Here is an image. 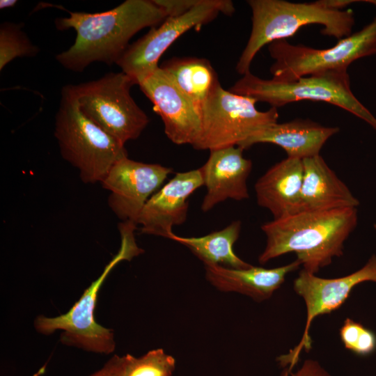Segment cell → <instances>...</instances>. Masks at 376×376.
Listing matches in <instances>:
<instances>
[{
	"instance_id": "cell-13",
	"label": "cell",
	"mask_w": 376,
	"mask_h": 376,
	"mask_svg": "<svg viewBox=\"0 0 376 376\" xmlns=\"http://www.w3.org/2000/svg\"><path fill=\"white\" fill-rule=\"evenodd\" d=\"M136 84L161 117L169 139L177 145L192 146L201 130L200 113L168 75L159 66Z\"/></svg>"
},
{
	"instance_id": "cell-19",
	"label": "cell",
	"mask_w": 376,
	"mask_h": 376,
	"mask_svg": "<svg viewBox=\"0 0 376 376\" xmlns=\"http://www.w3.org/2000/svg\"><path fill=\"white\" fill-rule=\"evenodd\" d=\"M303 164L304 176L297 212L359 205L357 198L320 155L303 159Z\"/></svg>"
},
{
	"instance_id": "cell-20",
	"label": "cell",
	"mask_w": 376,
	"mask_h": 376,
	"mask_svg": "<svg viewBox=\"0 0 376 376\" xmlns=\"http://www.w3.org/2000/svg\"><path fill=\"white\" fill-rule=\"evenodd\" d=\"M159 67L200 111L220 84L210 62L203 58H173Z\"/></svg>"
},
{
	"instance_id": "cell-12",
	"label": "cell",
	"mask_w": 376,
	"mask_h": 376,
	"mask_svg": "<svg viewBox=\"0 0 376 376\" xmlns=\"http://www.w3.org/2000/svg\"><path fill=\"white\" fill-rule=\"evenodd\" d=\"M171 173V168L159 164L143 163L127 157L118 160L101 182L111 192L109 207L123 222L136 224L148 199Z\"/></svg>"
},
{
	"instance_id": "cell-16",
	"label": "cell",
	"mask_w": 376,
	"mask_h": 376,
	"mask_svg": "<svg viewBox=\"0 0 376 376\" xmlns=\"http://www.w3.org/2000/svg\"><path fill=\"white\" fill-rule=\"evenodd\" d=\"M301 265L298 260L276 268L251 266L234 269L216 264L205 263V278L217 290L246 295L254 301L269 299L284 283L288 274Z\"/></svg>"
},
{
	"instance_id": "cell-24",
	"label": "cell",
	"mask_w": 376,
	"mask_h": 376,
	"mask_svg": "<svg viewBox=\"0 0 376 376\" xmlns=\"http://www.w3.org/2000/svg\"><path fill=\"white\" fill-rule=\"evenodd\" d=\"M127 358V354L123 357L114 355L104 366L90 376H125ZM44 367L32 376H41Z\"/></svg>"
},
{
	"instance_id": "cell-29",
	"label": "cell",
	"mask_w": 376,
	"mask_h": 376,
	"mask_svg": "<svg viewBox=\"0 0 376 376\" xmlns=\"http://www.w3.org/2000/svg\"><path fill=\"white\" fill-rule=\"evenodd\" d=\"M374 228L376 229V224L374 225Z\"/></svg>"
},
{
	"instance_id": "cell-26",
	"label": "cell",
	"mask_w": 376,
	"mask_h": 376,
	"mask_svg": "<svg viewBox=\"0 0 376 376\" xmlns=\"http://www.w3.org/2000/svg\"><path fill=\"white\" fill-rule=\"evenodd\" d=\"M292 370L284 368L280 376H332L318 361L313 359H307L300 368L295 371Z\"/></svg>"
},
{
	"instance_id": "cell-5",
	"label": "cell",
	"mask_w": 376,
	"mask_h": 376,
	"mask_svg": "<svg viewBox=\"0 0 376 376\" xmlns=\"http://www.w3.org/2000/svg\"><path fill=\"white\" fill-rule=\"evenodd\" d=\"M229 91L276 109L304 100L329 103L361 118L376 130V118L353 94L347 71L320 72L289 81L264 79L249 72Z\"/></svg>"
},
{
	"instance_id": "cell-25",
	"label": "cell",
	"mask_w": 376,
	"mask_h": 376,
	"mask_svg": "<svg viewBox=\"0 0 376 376\" xmlns=\"http://www.w3.org/2000/svg\"><path fill=\"white\" fill-rule=\"evenodd\" d=\"M363 326L352 319L347 318L340 329V338L344 347L353 352Z\"/></svg>"
},
{
	"instance_id": "cell-4",
	"label": "cell",
	"mask_w": 376,
	"mask_h": 376,
	"mask_svg": "<svg viewBox=\"0 0 376 376\" xmlns=\"http://www.w3.org/2000/svg\"><path fill=\"white\" fill-rule=\"evenodd\" d=\"M54 136L63 158L86 184L101 183L111 167L127 157L125 144L83 113L70 84L61 91Z\"/></svg>"
},
{
	"instance_id": "cell-1",
	"label": "cell",
	"mask_w": 376,
	"mask_h": 376,
	"mask_svg": "<svg viewBox=\"0 0 376 376\" xmlns=\"http://www.w3.org/2000/svg\"><path fill=\"white\" fill-rule=\"evenodd\" d=\"M70 17L55 20L58 30L73 29L74 44L56 56L65 68L82 72L93 62L111 65L130 46V39L146 27L161 24L167 15L154 0H126L102 13L69 12Z\"/></svg>"
},
{
	"instance_id": "cell-22",
	"label": "cell",
	"mask_w": 376,
	"mask_h": 376,
	"mask_svg": "<svg viewBox=\"0 0 376 376\" xmlns=\"http://www.w3.org/2000/svg\"><path fill=\"white\" fill-rule=\"evenodd\" d=\"M22 25L4 22L0 26V70L17 57H33L39 52L26 34Z\"/></svg>"
},
{
	"instance_id": "cell-15",
	"label": "cell",
	"mask_w": 376,
	"mask_h": 376,
	"mask_svg": "<svg viewBox=\"0 0 376 376\" xmlns=\"http://www.w3.org/2000/svg\"><path fill=\"white\" fill-rule=\"evenodd\" d=\"M243 150L239 146H230L210 151L200 168L207 189L201 204L203 212H208L228 199L249 198L246 180L252 162L243 156Z\"/></svg>"
},
{
	"instance_id": "cell-14",
	"label": "cell",
	"mask_w": 376,
	"mask_h": 376,
	"mask_svg": "<svg viewBox=\"0 0 376 376\" xmlns=\"http://www.w3.org/2000/svg\"><path fill=\"white\" fill-rule=\"evenodd\" d=\"M204 185L201 169L177 173L144 205L136 221L143 233L169 238L187 218L189 196Z\"/></svg>"
},
{
	"instance_id": "cell-10",
	"label": "cell",
	"mask_w": 376,
	"mask_h": 376,
	"mask_svg": "<svg viewBox=\"0 0 376 376\" xmlns=\"http://www.w3.org/2000/svg\"><path fill=\"white\" fill-rule=\"evenodd\" d=\"M235 7L230 0H202L184 14L167 17L159 26L130 45L116 62L122 72L137 80L153 72L159 65L162 54L182 34L214 19L220 13L231 15Z\"/></svg>"
},
{
	"instance_id": "cell-23",
	"label": "cell",
	"mask_w": 376,
	"mask_h": 376,
	"mask_svg": "<svg viewBox=\"0 0 376 376\" xmlns=\"http://www.w3.org/2000/svg\"><path fill=\"white\" fill-rule=\"evenodd\" d=\"M127 358L125 376H171L175 370L173 357L159 348L140 357L127 354Z\"/></svg>"
},
{
	"instance_id": "cell-3",
	"label": "cell",
	"mask_w": 376,
	"mask_h": 376,
	"mask_svg": "<svg viewBox=\"0 0 376 376\" xmlns=\"http://www.w3.org/2000/svg\"><path fill=\"white\" fill-rule=\"evenodd\" d=\"M358 1L320 0L294 3L283 0L247 1L252 12V28L236 65L240 75L250 72L257 53L267 44L291 37L302 26L320 24L323 35L341 40L352 34L353 11L344 8Z\"/></svg>"
},
{
	"instance_id": "cell-7",
	"label": "cell",
	"mask_w": 376,
	"mask_h": 376,
	"mask_svg": "<svg viewBox=\"0 0 376 376\" xmlns=\"http://www.w3.org/2000/svg\"><path fill=\"white\" fill-rule=\"evenodd\" d=\"M135 81L123 72L71 85L83 113L109 134L125 145L136 139L149 123L130 88Z\"/></svg>"
},
{
	"instance_id": "cell-6",
	"label": "cell",
	"mask_w": 376,
	"mask_h": 376,
	"mask_svg": "<svg viewBox=\"0 0 376 376\" xmlns=\"http://www.w3.org/2000/svg\"><path fill=\"white\" fill-rule=\"evenodd\" d=\"M366 2L376 7V0ZM268 50L274 60L270 68L272 79L278 81H293L329 71H347L354 61L376 54V16L361 30L327 49L294 45L283 39L271 42Z\"/></svg>"
},
{
	"instance_id": "cell-18",
	"label": "cell",
	"mask_w": 376,
	"mask_h": 376,
	"mask_svg": "<svg viewBox=\"0 0 376 376\" xmlns=\"http://www.w3.org/2000/svg\"><path fill=\"white\" fill-rule=\"evenodd\" d=\"M304 176L303 160L287 157L270 167L256 181L257 203L274 219L298 211Z\"/></svg>"
},
{
	"instance_id": "cell-27",
	"label": "cell",
	"mask_w": 376,
	"mask_h": 376,
	"mask_svg": "<svg viewBox=\"0 0 376 376\" xmlns=\"http://www.w3.org/2000/svg\"><path fill=\"white\" fill-rule=\"evenodd\" d=\"M376 349V336L370 329L363 327L352 352L361 356L371 354Z\"/></svg>"
},
{
	"instance_id": "cell-8",
	"label": "cell",
	"mask_w": 376,
	"mask_h": 376,
	"mask_svg": "<svg viewBox=\"0 0 376 376\" xmlns=\"http://www.w3.org/2000/svg\"><path fill=\"white\" fill-rule=\"evenodd\" d=\"M257 102L226 91L219 84L200 111L201 130L192 147L211 151L239 146L256 132L278 123L276 108L260 111Z\"/></svg>"
},
{
	"instance_id": "cell-17",
	"label": "cell",
	"mask_w": 376,
	"mask_h": 376,
	"mask_svg": "<svg viewBox=\"0 0 376 376\" xmlns=\"http://www.w3.org/2000/svg\"><path fill=\"white\" fill-rule=\"evenodd\" d=\"M339 132L337 127H327L311 120L295 119L274 123L260 130L239 147L247 149L256 143H272L280 146L288 157L304 159L320 155L326 141Z\"/></svg>"
},
{
	"instance_id": "cell-2",
	"label": "cell",
	"mask_w": 376,
	"mask_h": 376,
	"mask_svg": "<svg viewBox=\"0 0 376 376\" xmlns=\"http://www.w3.org/2000/svg\"><path fill=\"white\" fill-rule=\"evenodd\" d=\"M357 207L299 211L265 223L266 245L260 264L295 252L303 269L316 274L343 253L345 241L357 224Z\"/></svg>"
},
{
	"instance_id": "cell-11",
	"label": "cell",
	"mask_w": 376,
	"mask_h": 376,
	"mask_svg": "<svg viewBox=\"0 0 376 376\" xmlns=\"http://www.w3.org/2000/svg\"><path fill=\"white\" fill-rule=\"evenodd\" d=\"M376 282V256L373 255L360 269L347 276L324 279L301 269L295 279L293 288L302 297L306 308V321L299 343L278 361L283 368L290 370L297 364L303 350L309 351L312 340L309 330L313 320L339 308L347 300L353 288L364 281Z\"/></svg>"
},
{
	"instance_id": "cell-9",
	"label": "cell",
	"mask_w": 376,
	"mask_h": 376,
	"mask_svg": "<svg viewBox=\"0 0 376 376\" xmlns=\"http://www.w3.org/2000/svg\"><path fill=\"white\" fill-rule=\"evenodd\" d=\"M120 235V249L101 276L91 284L66 313L54 318L37 317L34 325L38 332L49 335L56 330H62L61 341L64 345L96 353L110 354L113 352L116 345L113 331L102 327L94 319L98 291L118 263L123 260H130L143 252L135 242L132 230H123Z\"/></svg>"
},
{
	"instance_id": "cell-21",
	"label": "cell",
	"mask_w": 376,
	"mask_h": 376,
	"mask_svg": "<svg viewBox=\"0 0 376 376\" xmlns=\"http://www.w3.org/2000/svg\"><path fill=\"white\" fill-rule=\"evenodd\" d=\"M241 224L240 221H234L220 230L201 237H181L173 233L169 239L187 247L203 264L246 269L252 265L239 258L233 249L240 234Z\"/></svg>"
},
{
	"instance_id": "cell-28",
	"label": "cell",
	"mask_w": 376,
	"mask_h": 376,
	"mask_svg": "<svg viewBox=\"0 0 376 376\" xmlns=\"http://www.w3.org/2000/svg\"><path fill=\"white\" fill-rule=\"evenodd\" d=\"M17 3V0H1L0 9H6L15 6Z\"/></svg>"
}]
</instances>
